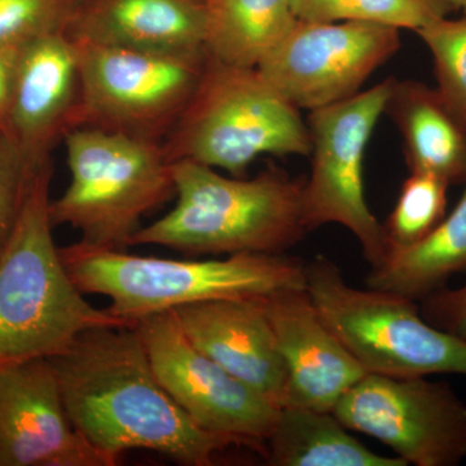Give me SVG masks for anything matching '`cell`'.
Listing matches in <instances>:
<instances>
[{"label":"cell","mask_w":466,"mask_h":466,"mask_svg":"<svg viewBox=\"0 0 466 466\" xmlns=\"http://www.w3.org/2000/svg\"><path fill=\"white\" fill-rule=\"evenodd\" d=\"M450 3H452L455 5L456 9H462L464 14H466V0H449Z\"/></svg>","instance_id":"cell-29"},{"label":"cell","mask_w":466,"mask_h":466,"mask_svg":"<svg viewBox=\"0 0 466 466\" xmlns=\"http://www.w3.org/2000/svg\"><path fill=\"white\" fill-rule=\"evenodd\" d=\"M263 303L287 367L285 407L332 412L367 370L325 324L306 288L276 291Z\"/></svg>","instance_id":"cell-15"},{"label":"cell","mask_w":466,"mask_h":466,"mask_svg":"<svg viewBox=\"0 0 466 466\" xmlns=\"http://www.w3.org/2000/svg\"><path fill=\"white\" fill-rule=\"evenodd\" d=\"M332 412L407 465L456 466L466 459V403L447 382L367 373Z\"/></svg>","instance_id":"cell-10"},{"label":"cell","mask_w":466,"mask_h":466,"mask_svg":"<svg viewBox=\"0 0 466 466\" xmlns=\"http://www.w3.org/2000/svg\"><path fill=\"white\" fill-rule=\"evenodd\" d=\"M205 50L238 67H257L299 23L293 0H205Z\"/></svg>","instance_id":"cell-21"},{"label":"cell","mask_w":466,"mask_h":466,"mask_svg":"<svg viewBox=\"0 0 466 466\" xmlns=\"http://www.w3.org/2000/svg\"><path fill=\"white\" fill-rule=\"evenodd\" d=\"M52 164L36 175L0 251V366L52 359L96 328L135 327L85 299L52 235Z\"/></svg>","instance_id":"cell-3"},{"label":"cell","mask_w":466,"mask_h":466,"mask_svg":"<svg viewBox=\"0 0 466 466\" xmlns=\"http://www.w3.org/2000/svg\"><path fill=\"white\" fill-rule=\"evenodd\" d=\"M162 148L173 164L192 161L245 177L259 156H309L311 140L299 109L257 67L208 57L198 90Z\"/></svg>","instance_id":"cell-5"},{"label":"cell","mask_w":466,"mask_h":466,"mask_svg":"<svg viewBox=\"0 0 466 466\" xmlns=\"http://www.w3.org/2000/svg\"><path fill=\"white\" fill-rule=\"evenodd\" d=\"M383 115L400 130L410 173L437 175L450 186L465 183L466 124L437 87L395 79Z\"/></svg>","instance_id":"cell-18"},{"label":"cell","mask_w":466,"mask_h":466,"mask_svg":"<svg viewBox=\"0 0 466 466\" xmlns=\"http://www.w3.org/2000/svg\"><path fill=\"white\" fill-rule=\"evenodd\" d=\"M0 466H108L70 422L50 359L0 366Z\"/></svg>","instance_id":"cell-13"},{"label":"cell","mask_w":466,"mask_h":466,"mask_svg":"<svg viewBox=\"0 0 466 466\" xmlns=\"http://www.w3.org/2000/svg\"><path fill=\"white\" fill-rule=\"evenodd\" d=\"M76 45L79 84L70 130L101 128L161 144L208 64L207 50L174 55Z\"/></svg>","instance_id":"cell-8"},{"label":"cell","mask_w":466,"mask_h":466,"mask_svg":"<svg viewBox=\"0 0 466 466\" xmlns=\"http://www.w3.org/2000/svg\"><path fill=\"white\" fill-rule=\"evenodd\" d=\"M70 180L51 200L52 225L78 229L94 247L126 250L144 216L175 196L173 162L162 144L94 127L66 137Z\"/></svg>","instance_id":"cell-6"},{"label":"cell","mask_w":466,"mask_h":466,"mask_svg":"<svg viewBox=\"0 0 466 466\" xmlns=\"http://www.w3.org/2000/svg\"><path fill=\"white\" fill-rule=\"evenodd\" d=\"M395 78L360 91L349 99L311 110V175L303 187V219L309 232L339 225L357 238L372 268L388 256L383 225L370 211L364 189V155Z\"/></svg>","instance_id":"cell-9"},{"label":"cell","mask_w":466,"mask_h":466,"mask_svg":"<svg viewBox=\"0 0 466 466\" xmlns=\"http://www.w3.org/2000/svg\"><path fill=\"white\" fill-rule=\"evenodd\" d=\"M293 9L309 23L361 21L415 32L458 11L449 0H293Z\"/></svg>","instance_id":"cell-22"},{"label":"cell","mask_w":466,"mask_h":466,"mask_svg":"<svg viewBox=\"0 0 466 466\" xmlns=\"http://www.w3.org/2000/svg\"><path fill=\"white\" fill-rule=\"evenodd\" d=\"M171 311L196 348L276 407H285L287 367L263 297L205 300Z\"/></svg>","instance_id":"cell-16"},{"label":"cell","mask_w":466,"mask_h":466,"mask_svg":"<svg viewBox=\"0 0 466 466\" xmlns=\"http://www.w3.org/2000/svg\"><path fill=\"white\" fill-rule=\"evenodd\" d=\"M60 256L85 296L106 297L110 314L133 324L149 315L205 300L258 299L306 288V263L285 253L170 259L78 241L60 248Z\"/></svg>","instance_id":"cell-4"},{"label":"cell","mask_w":466,"mask_h":466,"mask_svg":"<svg viewBox=\"0 0 466 466\" xmlns=\"http://www.w3.org/2000/svg\"><path fill=\"white\" fill-rule=\"evenodd\" d=\"M79 0H0V47L66 32Z\"/></svg>","instance_id":"cell-25"},{"label":"cell","mask_w":466,"mask_h":466,"mask_svg":"<svg viewBox=\"0 0 466 466\" xmlns=\"http://www.w3.org/2000/svg\"><path fill=\"white\" fill-rule=\"evenodd\" d=\"M305 271L319 314L368 373L466 379V342L426 321L417 300L351 287L325 256L306 263Z\"/></svg>","instance_id":"cell-7"},{"label":"cell","mask_w":466,"mask_h":466,"mask_svg":"<svg viewBox=\"0 0 466 466\" xmlns=\"http://www.w3.org/2000/svg\"><path fill=\"white\" fill-rule=\"evenodd\" d=\"M449 187L450 184L437 175L410 173L401 184L390 216L382 223L388 253L421 241L440 225L447 216Z\"/></svg>","instance_id":"cell-23"},{"label":"cell","mask_w":466,"mask_h":466,"mask_svg":"<svg viewBox=\"0 0 466 466\" xmlns=\"http://www.w3.org/2000/svg\"><path fill=\"white\" fill-rule=\"evenodd\" d=\"M416 33L433 58L437 90L466 124V14L441 18Z\"/></svg>","instance_id":"cell-24"},{"label":"cell","mask_w":466,"mask_h":466,"mask_svg":"<svg viewBox=\"0 0 466 466\" xmlns=\"http://www.w3.org/2000/svg\"><path fill=\"white\" fill-rule=\"evenodd\" d=\"M466 272V180L455 208L421 241L389 251L372 268L367 288L421 300Z\"/></svg>","instance_id":"cell-20"},{"label":"cell","mask_w":466,"mask_h":466,"mask_svg":"<svg viewBox=\"0 0 466 466\" xmlns=\"http://www.w3.org/2000/svg\"><path fill=\"white\" fill-rule=\"evenodd\" d=\"M263 456L271 466H408L368 449L333 412L302 407L280 408Z\"/></svg>","instance_id":"cell-19"},{"label":"cell","mask_w":466,"mask_h":466,"mask_svg":"<svg viewBox=\"0 0 466 466\" xmlns=\"http://www.w3.org/2000/svg\"><path fill=\"white\" fill-rule=\"evenodd\" d=\"M420 302L426 321L466 342V284L458 289L441 288Z\"/></svg>","instance_id":"cell-27"},{"label":"cell","mask_w":466,"mask_h":466,"mask_svg":"<svg viewBox=\"0 0 466 466\" xmlns=\"http://www.w3.org/2000/svg\"><path fill=\"white\" fill-rule=\"evenodd\" d=\"M50 361L70 422L108 466L135 450L210 466L235 446L200 428L168 394L137 325L87 330Z\"/></svg>","instance_id":"cell-1"},{"label":"cell","mask_w":466,"mask_h":466,"mask_svg":"<svg viewBox=\"0 0 466 466\" xmlns=\"http://www.w3.org/2000/svg\"><path fill=\"white\" fill-rule=\"evenodd\" d=\"M400 32L361 21L299 20L257 69L296 108L311 112L359 94L400 50Z\"/></svg>","instance_id":"cell-12"},{"label":"cell","mask_w":466,"mask_h":466,"mask_svg":"<svg viewBox=\"0 0 466 466\" xmlns=\"http://www.w3.org/2000/svg\"><path fill=\"white\" fill-rule=\"evenodd\" d=\"M45 167L35 171L27 167L0 131V251L17 225L36 175Z\"/></svg>","instance_id":"cell-26"},{"label":"cell","mask_w":466,"mask_h":466,"mask_svg":"<svg viewBox=\"0 0 466 466\" xmlns=\"http://www.w3.org/2000/svg\"><path fill=\"white\" fill-rule=\"evenodd\" d=\"M137 330L159 382L196 424L265 455L280 408L196 348L173 311L142 319Z\"/></svg>","instance_id":"cell-11"},{"label":"cell","mask_w":466,"mask_h":466,"mask_svg":"<svg viewBox=\"0 0 466 466\" xmlns=\"http://www.w3.org/2000/svg\"><path fill=\"white\" fill-rule=\"evenodd\" d=\"M20 50L21 46L20 47H0V131L7 113Z\"/></svg>","instance_id":"cell-28"},{"label":"cell","mask_w":466,"mask_h":466,"mask_svg":"<svg viewBox=\"0 0 466 466\" xmlns=\"http://www.w3.org/2000/svg\"><path fill=\"white\" fill-rule=\"evenodd\" d=\"M205 0H79L66 35L81 45L157 54L205 50Z\"/></svg>","instance_id":"cell-17"},{"label":"cell","mask_w":466,"mask_h":466,"mask_svg":"<svg viewBox=\"0 0 466 466\" xmlns=\"http://www.w3.org/2000/svg\"><path fill=\"white\" fill-rule=\"evenodd\" d=\"M173 174L177 204L135 233L130 247L156 245L188 256L281 254L309 232L305 177H291L274 164L251 179L192 161L174 162Z\"/></svg>","instance_id":"cell-2"},{"label":"cell","mask_w":466,"mask_h":466,"mask_svg":"<svg viewBox=\"0 0 466 466\" xmlns=\"http://www.w3.org/2000/svg\"><path fill=\"white\" fill-rule=\"evenodd\" d=\"M78 84V48L66 32L21 46L2 133L33 170L52 164L72 127Z\"/></svg>","instance_id":"cell-14"}]
</instances>
